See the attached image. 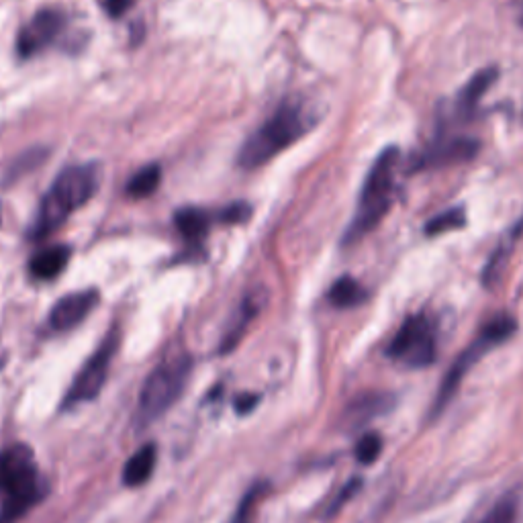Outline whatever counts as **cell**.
Masks as SVG:
<instances>
[{
  "label": "cell",
  "instance_id": "6da1fadb",
  "mask_svg": "<svg viewBox=\"0 0 523 523\" xmlns=\"http://www.w3.org/2000/svg\"><path fill=\"white\" fill-rule=\"evenodd\" d=\"M50 493L35 452L11 444L0 452V523H15Z\"/></svg>",
  "mask_w": 523,
  "mask_h": 523
},
{
  "label": "cell",
  "instance_id": "7a4b0ae2",
  "mask_svg": "<svg viewBox=\"0 0 523 523\" xmlns=\"http://www.w3.org/2000/svg\"><path fill=\"white\" fill-rule=\"evenodd\" d=\"M315 117L303 101H284L274 115L254 131L237 154V164L244 170H256L276 158L282 150L291 148L295 141L309 133Z\"/></svg>",
  "mask_w": 523,
  "mask_h": 523
},
{
  "label": "cell",
  "instance_id": "3957f363",
  "mask_svg": "<svg viewBox=\"0 0 523 523\" xmlns=\"http://www.w3.org/2000/svg\"><path fill=\"white\" fill-rule=\"evenodd\" d=\"M99 180L101 172L94 164L66 168L41 201L39 215L31 227V240H43L62 227L72 211L80 209L94 197Z\"/></svg>",
  "mask_w": 523,
  "mask_h": 523
},
{
  "label": "cell",
  "instance_id": "277c9868",
  "mask_svg": "<svg viewBox=\"0 0 523 523\" xmlns=\"http://www.w3.org/2000/svg\"><path fill=\"white\" fill-rule=\"evenodd\" d=\"M399 166V150L387 148L380 154L366 174L356 215L344 233V246L360 242L364 235L380 225L393 205L395 174Z\"/></svg>",
  "mask_w": 523,
  "mask_h": 523
},
{
  "label": "cell",
  "instance_id": "5b68a950",
  "mask_svg": "<svg viewBox=\"0 0 523 523\" xmlns=\"http://www.w3.org/2000/svg\"><path fill=\"white\" fill-rule=\"evenodd\" d=\"M190 374H193V358L186 352H172L148 374L137 399V423L150 425L164 417L184 395Z\"/></svg>",
  "mask_w": 523,
  "mask_h": 523
},
{
  "label": "cell",
  "instance_id": "8992f818",
  "mask_svg": "<svg viewBox=\"0 0 523 523\" xmlns=\"http://www.w3.org/2000/svg\"><path fill=\"white\" fill-rule=\"evenodd\" d=\"M517 331V321L513 315L509 313H499L495 317H491L479 331V336L474 338L462 352L460 356L454 360V364L448 368L442 385L438 389L436 401L432 405V419H436L440 413H444V409L450 405V401L456 397L458 389L462 387L464 378L468 376V372L481 362L483 356H487L491 350H495L497 346L505 344L513 334Z\"/></svg>",
  "mask_w": 523,
  "mask_h": 523
},
{
  "label": "cell",
  "instance_id": "52a82bcc",
  "mask_svg": "<svg viewBox=\"0 0 523 523\" xmlns=\"http://www.w3.org/2000/svg\"><path fill=\"white\" fill-rule=\"evenodd\" d=\"M387 356L407 368H427L438 358V329L427 313L409 315L397 329Z\"/></svg>",
  "mask_w": 523,
  "mask_h": 523
},
{
  "label": "cell",
  "instance_id": "ba28073f",
  "mask_svg": "<svg viewBox=\"0 0 523 523\" xmlns=\"http://www.w3.org/2000/svg\"><path fill=\"white\" fill-rule=\"evenodd\" d=\"M119 344H121V331L119 327H113L107 334V338L101 342V346L92 352V356L78 370L70 389L66 391L62 409H74L82 403L94 401L101 395L109 378L113 358L119 350Z\"/></svg>",
  "mask_w": 523,
  "mask_h": 523
},
{
  "label": "cell",
  "instance_id": "9c48e42d",
  "mask_svg": "<svg viewBox=\"0 0 523 523\" xmlns=\"http://www.w3.org/2000/svg\"><path fill=\"white\" fill-rule=\"evenodd\" d=\"M66 19L58 9H43L39 11L17 37V52L21 58H31L45 50L64 29Z\"/></svg>",
  "mask_w": 523,
  "mask_h": 523
},
{
  "label": "cell",
  "instance_id": "30bf717a",
  "mask_svg": "<svg viewBox=\"0 0 523 523\" xmlns=\"http://www.w3.org/2000/svg\"><path fill=\"white\" fill-rule=\"evenodd\" d=\"M479 154V141L470 137H454V139H442L436 141L434 146L423 150L411 170H432V168H446L454 164H462L466 160H472Z\"/></svg>",
  "mask_w": 523,
  "mask_h": 523
},
{
  "label": "cell",
  "instance_id": "8fae6325",
  "mask_svg": "<svg viewBox=\"0 0 523 523\" xmlns=\"http://www.w3.org/2000/svg\"><path fill=\"white\" fill-rule=\"evenodd\" d=\"M101 295L94 289L70 293L62 297L50 311V327L56 331H70L80 325L92 311L99 305Z\"/></svg>",
  "mask_w": 523,
  "mask_h": 523
},
{
  "label": "cell",
  "instance_id": "7c38bea8",
  "mask_svg": "<svg viewBox=\"0 0 523 523\" xmlns=\"http://www.w3.org/2000/svg\"><path fill=\"white\" fill-rule=\"evenodd\" d=\"M264 305V295L258 293V291H252L240 305V311H237V315L233 317V321L229 323L225 336H223V342H221V354H229L237 344H240V340L244 338L248 325L252 323V319L260 313Z\"/></svg>",
  "mask_w": 523,
  "mask_h": 523
},
{
  "label": "cell",
  "instance_id": "4fadbf2b",
  "mask_svg": "<svg viewBox=\"0 0 523 523\" xmlns=\"http://www.w3.org/2000/svg\"><path fill=\"white\" fill-rule=\"evenodd\" d=\"M156 464H158V448L154 444H146L139 450H135L123 468L125 487L135 489V487L146 485L152 479Z\"/></svg>",
  "mask_w": 523,
  "mask_h": 523
},
{
  "label": "cell",
  "instance_id": "5bb4252c",
  "mask_svg": "<svg viewBox=\"0 0 523 523\" xmlns=\"http://www.w3.org/2000/svg\"><path fill=\"white\" fill-rule=\"evenodd\" d=\"M499 70L497 68H487L474 74L468 84L460 90L458 99H456V111L462 117H470L474 111H477L481 99L487 94V90L497 82Z\"/></svg>",
  "mask_w": 523,
  "mask_h": 523
},
{
  "label": "cell",
  "instance_id": "9a60e30c",
  "mask_svg": "<svg viewBox=\"0 0 523 523\" xmlns=\"http://www.w3.org/2000/svg\"><path fill=\"white\" fill-rule=\"evenodd\" d=\"M72 256V250L68 246H52L37 252L29 262V272L37 280H54L64 272Z\"/></svg>",
  "mask_w": 523,
  "mask_h": 523
},
{
  "label": "cell",
  "instance_id": "2e32d148",
  "mask_svg": "<svg viewBox=\"0 0 523 523\" xmlns=\"http://www.w3.org/2000/svg\"><path fill=\"white\" fill-rule=\"evenodd\" d=\"M174 223L184 240L201 242L203 237L209 233L211 217L207 211H203L199 207H184V209L176 211Z\"/></svg>",
  "mask_w": 523,
  "mask_h": 523
},
{
  "label": "cell",
  "instance_id": "e0dca14e",
  "mask_svg": "<svg viewBox=\"0 0 523 523\" xmlns=\"http://www.w3.org/2000/svg\"><path fill=\"white\" fill-rule=\"evenodd\" d=\"M366 299H368L366 289L352 276L338 278L334 284H331V289L327 293V301L336 309H354L366 303Z\"/></svg>",
  "mask_w": 523,
  "mask_h": 523
},
{
  "label": "cell",
  "instance_id": "ac0fdd59",
  "mask_svg": "<svg viewBox=\"0 0 523 523\" xmlns=\"http://www.w3.org/2000/svg\"><path fill=\"white\" fill-rule=\"evenodd\" d=\"M521 231H523V219H519V223L511 227L509 235L497 246V250L491 254V258H489V262L485 266V272H483V282L487 284V287H493V284L499 280V276H501V272H503V268L507 264V258H509L513 246L519 240Z\"/></svg>",
  "mask_w": 523,
  "mask_h": 523
},
{
  "label": "cell",
  "instance_id": "d6986e66",
  "mask_svg": "<svg viewBox=\"0 0 523 523\" xmlns=\"http://www.w3.org/2000/svg\"><path fill=\"white\" fill-rule=\"evenodd\" d=\"M395 399L391 395H383V393H376V395H362L358 397L346 411L350 423H364L376 415H383L393 407Z\"/></svg>",
  "mask_w": 523,
  "mask_h": 523
},
{
  "label": "cell",
  "instance_id": "ffe728a7",
  "mask_svg": "<svg viewBox=\"0 0 523 523\" xmlns=\"http://www.w3.org/2000/svg\"><path fill=\"white\" fill-rule=\"evenodd\" d=\"M160 182H162V168L158 164H150V166H144L141 170H137L131 176V180L127 182L125 193L131 199H148L156 193Z\"/></svg>",
  "mask_w": 523,
  "mask_h": 523
},
{
  "label": "cell",
  "instance_id": "44dd1931",
  "mask_svg": "<svg viewBox=\"0 0 523 523\" xmlns=\"http://www.w3.org/2000/svg\"><path fill=\"white\" fill-rule=\"evenodd\" d=\"M268 493V483H256L252 485L246 495L240 499V503H237L233 515L229 517L227 523H254L256 521V513H258V507L264 499V495Z\"/></svg>",
  "mask_w": 523,
  "mask_h": 523
},
{
  "label": "cell",
  "instance_id": "7402d4cb",
  "mask_svg": "<svg viewBox=\"0 0 523 523\" xmlns=\"http://www.w3.org/2000/svg\"><path fill=\"white\" fill-rule=\"evenodd\" d=\"M519 517V497L517 493H505L495 505L485 513L479 523H517Z\"/></svg>",
  "mask_w": 523,
  "mask_h": 523
},
{
  "label": "cell",
  "instance_id": "603a6c76",
  "mask_svg": "<svg viewBox=\"0 0 523 523\" xmlns=\"http://www.w3.org/2000/svg\"><path fill=\"white\" fill-rule=\"evenodd\" d=\"M466 225V211L462 207H452L436 217H432L425 225V233L434 237V235H442L454 229H462Z\"/></svg>",
  "mask_w": 523,
  "mask_h": 523
},
{
  "label": "cell",
  "instance_id": "cb8c5ba5",
  "mask_svg": "<svg viewBox=\"0 0 523 523\" xmlns=\"http://www.w3.org/2000/svg\"><path fill=\"white\" fill-rule=\"evenodd\" d=\"M383 438H380V434H376V432H368V434H364L360 440H358V444H356V448H354V456H356V460L360 462V464H364V466H368V464H374L376 460H378V456L380 454H383Z\"/></svg>",
  "mask_w": 523,
  "mask_h": 523
},
{
  "label": "cell",
  "instance_id": "d4e9b609",
  "mask_svg": "<svg viewBox=\"0 0 523 523\" xmlns=\"http://www.w3.org/2000/svg\"><path fill=\"white\" fill-rule=\"evenodd\" d=\"M45 158H47V152L41 150V148L31 150V152H25V154L13 164V168H11V172H9V178L15 180V178H21L23 174H29V172L35 170Z\"/></svg>",
  "mask_w": 523,
  "mask_h": 523
},
{
  "label": "cell",
  "instance_id": "484cf974",
  "mask_svg": "<svg viewBox=\"0 0 523 523\" xmlns=\"http://www.w3.org/2000/svg\"><path fill=\"white\" fill-rule=\"evenodd\" d=\"M252 217V207L248 203H231L219 213V219L223 223L235 225V223H246Z\"/></svg>",
  "mask_w": 523,
  "mask_h": 523
},
{
  "label": "cell",
  "instance_id": "4316f807",
  "mask_svg": "<svg viewBox=\"0 0 523 523\" xmlns=\"http://www.w3.org/2000/svg\"><path fill=\"white\" fill-rule=\"evenodd\" d=\"M360 487H362V481H360V479H352V481L338 493V497L329 503L325 515H327V517H334L336 513H340V509L360 491Z\"/></svg>",
  "mask_w": 523,
  "mask_h": 523
},
{
  "label": "cell",
  "instance_id": "83f0119b",
  "mask_svg": "<svg viewBox=\"0 0 523 523\" xmlns=\"http://www.w3.org/2000/svg\"><path fill=\"white\" fill-rule=\"evenodd\" d=\"M133 3L135 0H105V13L113 19H119L131 9Z\"/></svg>",
  "mask_w": 523,
  "mask_h": 523
},
{
  "label": "cell",
  "instance_id": "f1b7e54d",
  "mask_svg": "<svg viewBox=\"0 0 523 523\" xmlns=\"http://www.w3.org/2000/svg\"><path fill=\"white\" fill-rule=\"evenodd\" d=\"M254 405H256V399H254V395H242L240 399L235 401V411L244 413V411H250V409H254Z\"/></svg>",
  "mask_w": 523,
  "mask_h": 523
}]
</instances>
